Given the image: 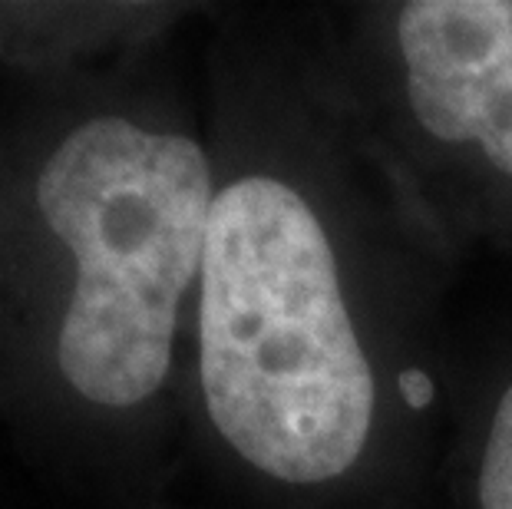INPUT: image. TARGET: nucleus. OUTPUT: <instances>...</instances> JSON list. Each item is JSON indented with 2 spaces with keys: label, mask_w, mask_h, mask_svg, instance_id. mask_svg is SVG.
<instances>
[{
  "label": "nucleus",
  "mask_w": 512,
  "mask_h": 509,
  "mask_svg": "<svg viewBox=\"0 0 512 509\" xmlns=\"http://www.w3.org/2000/svg\"><path fill=\"white\" fill-rule=\"evenodd\" d=\"M397 47L417 123L512 179V0H413Z\"/></svg>",
  "instance_id": "3"
},
{
  "label": "nucleus",
  "mask_w": 512,
  "mask_h": 509,
  "mask_svg": "<svg viewBox=\"0 0 512 509\" xmlns=\"http://www.w3.org/2000/svg\"><path fill=\"white\" fill-rule=\"evenodd\" d=\"M476 493L483 509H512V384L499 397L496 414L489 420Z\"/></svg>",
  "instance_id": "4"
},
{
  "label": "nucleus",
  "mask_w": 512,
  "mask_h": 509,
  "mask_svg": "<svg viewBox=\"0 0 512 509\" xmlns=\"http://www.w3.org/2000/svg\"><path fill=\"white\" fill-rule=\"evenodd\" d=\"M199 381L248 467L318 486L357 467L377 381L311 202L275 176L215 196L199 275Z\"/></svg>",
  "instance_id": "1"
},
{
  "label": "nucleus",
  "mask_w": 512,
  "mask_h": 509,
  "mask_svg": "<svg viewBox=\"0 0 512 509\" xmlns=\"http://www.w3.org/2000/svg\"><path fill=\"white\" fill-rule=\"evenodd\" d=\"M215 196L195 139L126 116L86 119L43 162L37 209L76 265L57 364L83 400L126 410L166 384Z\"/></svg>",
  "instance_id": "2"
}]
</instances>
